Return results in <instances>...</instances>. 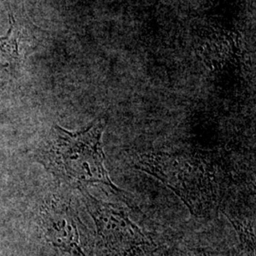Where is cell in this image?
<instances>
[{
	"instance_id": "6da1fadb",
	"label": "cell",
	"mask_w": 256,
	"mask_h": 256,
	"mask_svg": "<svg viewBox=\"0 0 256 256\" xmlns=\"http://www.w3.org/2000/svg\"><path fill=\"white\" fill-rule=\"evenodd\" d=\"M106 126L104 118L76 132L55 126L41 146L39 162L55 176L79 189L102 183L113 192H122L112 182L104 166L102 136Z\"/></svg>"
},
{
	"instance_id": "7a4b0ae2",
	"label": "cell",
	"mask_w": 256,
	"mask_h": 256,
	"mask_svg": "<svg viewBox=\"0 0 256 256\" xmlns=\"http://www.w3.org/2000/svg\"><path fill=\"white\" fill-rule=\"evenodd\" d=\"M133 164L167 185L194 216L205 218L212 210L216 196L212 174L200 156L147 151L134 154Z\"/></svg>"
},
{
	"instance_id": "3957f363",
	"label": "cell",
	"mask_w": 256,
	"mask_h": 256,
	"mask_svg": "<svg viewBox=\"0 0 256 256\" xmlns=\"http://www.w3.org/2000/svg\"><path fill=\"white\" fill-rule=\"evenodd\" d=\"M80 190L96 225L95 247L102 256H148L160 248L122 208L97 200L84 188Z\"/></svg>"
},
{
	"instance_id": "277c9868",
	"label": "cell",
	"mask_w": 256,
	"mask_h": 256,
	"mask_svg": "<svg viewBox=\"0 0 256 256\" xmlns=\"http://www.w3.org/2000/svg\"><path fill=\"white\" fill-rule=\"evenodd\" d=\"M40 223L48 242L74 256H97L95 239L70 200L52 196L44 204Z\"/></svg>"
},
{
	"instance_id": "5b68a950",
	"label": "cell",
	"mask_w": 256,
	"mask_h": 256,
	"mask_svg": "<svg viewBox=\"0 0 256 256\" xmlns=\"http://www.w3.org/2000/svg\"><path fill=\"white\" fill-rule=\"evenodd\" d=\"M10 27L9 32L5 36L0 37V50L8 55L10 58L16 59L18 56V40L19 32L16 26L14 20L12 16H10Z\"/></svg>"
},
{
	"instance_id": "8992f818",
	"label": "cell",
	"mask_w": 256,
	"mask_h": 256,
	"mask_svg": "<svg viewBox=\"0 0 256 256\" xmlns=\"http://www.w3.org/2000/svg\"><path fill=\"white\" fill-rule=\"evenodd\" d=\"M148 256H194L189 252L178 248H158L154 252Z\"/></svg>"
}]
</instances>
